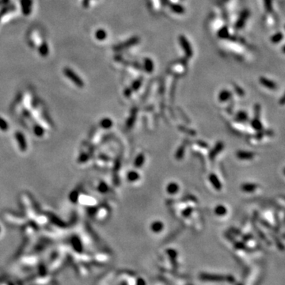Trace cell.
Wrapping results in <instances>:
<instances>
[{
	"mask_svg": "<svg viewBox=\"0 0 285 285\" xmlns=\"http://www.w3.org/2000/svg\"><path fill=\"white\" fill-rule=\"evenodd\" d=\"M179 185L177 184V182H174V181L169 182L168 185L166 186V190L167 193L170 195L177 194V193L179 192Z\"/></svg>",
	"mask_w": 285,
	"mask_h": 285,
	"instance_id": "1",
	"label": "cell"
},
{
	"mask_svg": "<svg viewBox=\"0 0 285 285\" xmlns=\"http://www.w3.org/2000/svg\"><path fill=\"white\" fill-rule=\"evenodd\" d=\"M150 229L154 233H159L164 229V223L160 220H155L150 225Z\"/></svg>",
	"mask_w": 285,
	"mask_h": 285,
	"instance_id": "2",
	"label": "cell"
},
{
	"mask_svg": "<svg viewBox=\"0 0 285 285\" xmlns=\"http://www.w3.org/2000/svg\"><path fill=\"white\" fill-rule=\"evenodd\" d=\"M214 212H215V214H216V216L221 217V216H226L227 214L228 211L227 208H226V206H224L223 204H219V205H217L215 208Z\"/></svg>",
	"mask_w": 285,
	"mask_h": 285,
	"instance_id": "3",
	"label": "cell"
},
{
	"mask_svg": "<svg viewBox=\"0 0 285 285\" xmlns=\"http://www.w3.org/2000/svg\"><path fill=\"white\" fill-rule=\"evenodd\" d=\"M260 82H261V83L264 86L267 87V88L270 89V90H274V89H276V87H277V85H276V83H275L274 82L268 79V78H264V77L260 78Z\"/></svg>",
	"mask_w": 285,
	"mask_h": 285,
	"instance_id": "4",
	"label": "cell"
},
{
	"mask_svg": "<svg viewBox=\"0 0 285 285\" xmlns=\"http://www.w3.org/2000/svg\"><path fill=\"white\" fill-rule=\"evenodd\" d=\"M180 42H181V45L182 46L183 49H185L186 55H188V56H192L191 47L189 48V43H188V41H187V40H186L185 37H183V36H181V37H180Z\"/></svg>",
	"mask_w": 285,
	"mask_h": 285,
	"instance_id": "5",
	"label": "cell"
},
{
	"mask_svg": "<svg viewBox=\"0 0 285 285\" xmlns=\"http://www.w3.org/2000/svg\"><path fill=\"white\" fill-rule=\"evenodd\" d=\"M231 94L230 91H222L219 92V100L220 101V102H225V101H228L231 98Z\"/></svg>",
	"mask_w": 285,
	"mask_h": 285,
	"instance_id": "6",
	"label": "cell"
},
{
	"mask_svg": "<svg viewBox=\"0 0 285 285\" xmlns=\"http://www.w3.org/2000/svg\"><path fill=\"white\" fill-rule=\"evenodd\" d=\"M209 179H210V181L212 182V185L216 189H221V184L220 181H219V178L215 174H211L210 177H209Z\"/></svg>",
	"mask_w": 285,
	"mask_h": 285,
	"instance_id": "7",
	"label": "cell"
},
{
	"mask_svg": "<svg viewBox=\"0 0 285 285\" xmlns=\"http://www.w3.org/2000/svg\"><path fill=\"white\" fill-rule=\"evenodd\" d=\"M139 177H140V175L138 172H136V171H131L128 174V180L130 182H135L137 180L139 179Z\"/></svg>",
	"mask_w": 285,
	"mask_h": 285,
	"instance_id": "8",
	"label": "cell"
},
{
	"mask_svg": "<svg viewBox=\"0 0 285 285\" xmlns=\"http://www.w3.org/2000/svg\"><path fill=\"white\" fill-rule=\"evenodd\" d=\"M202 278L208 280H216V281L219 280V281H221V280H224L226 277H221V276H213V275H203Z\"/></svg>",
	"mask_w": 285,
	"mask_h": 285,
	"instance_id": "9",
	"label": "cell"
},
{
	"mask_svg": "<svg viewBox=\"0 0 285 285\" xmlns=\"http://www.w3.org/2000/svg\"><path fill=\"white\" fill-rule=\"evenodd\" d=\"M255 189L256 185L254 184H252V183H247V184L243 185L242 186V191L245 192V193H252L255 190Z\"/></svg>",
	"mask_w": 285,
	"mask_h": 285,
	"instance_id": "10",
	"label": "cell"
},
{
	"mask_svg": "<svg viewBox=\"0 0 285 285\" xmlns=\"http://www.w3.org/2000/svg\"><path fill=\"white\" fill-rule=\"evenodd\" d=\"M144 162H145L144 155H142V154H139V155L136 157V160H135V164H136V167H138V168H140V167H142V165L144 164Z\"/></svg>",
	"mask_w": 285,
	"mask_h": 285,
	"instance_id": "11",
	"label": "cell"
},
{
	"mask_svg": "<svg viewBox=\"0 0 285 285\" xmlns=\"http://www.w3.org/2000/svg\"><path fill=\"white\" fill-rule=\"evenodd\" d=\"M247 119H248V115H247V113H245V112L240 111L237 113L236 120H238V121L243 122V121H245Z\"/></svg>",
	"mask_w": 285,
	"mask_h": 285,
	"instance_id": "12",
	"label": "cell"
},
{
	"mask_svg": "<svg viewBox=\"0 0 285 285\" xmlns=\"http://www.w3.org/2000/svg\"><path fill=\"white\" fill-rule=\"evenodd\" d=\"M145 68H146V71H148V72H151V71H153V63L151 62L150 59H147L145 60Z\"/></svg>",
	"mask_w": 285,
	"mask_h": 285,
	"instance_id": "13",
	"label": "cell"
},
{
	"mask_svg": "<svg viewBox=\"0 0 285 285\" xmlns=\"http://www.w3.org/2000/svg\"><path fill=\"white\" fill-rule=\"evenodd\" d=\"M172 9L175 12L178 13V14H181L185 11L183 7L181 5H179V4H174V5H172Z\"/></svg>",
	"mask_w": 285,
	"mask_h": 285,
	"instance_id": "14",
	"label": "cell"
},
{
	"mask_svg": "<svg viewBox=\"0 0 285 285\" xmlns=\"http://www.w3.org/2000/svg\"><path fill=\"white\" fill-rule=\"evenodd\" d=\"M252 126L256 130H261L262 129V125H261V122L257 121V120H254L252 122Z\"/></svg>",
	"mask_w": 285,
	"mask_h": 285,
	"instance_id": "15",
	"label": "cell"
},
{
	"mask_svg": "<svg viewBox=\"0 0 285 285\" xmlns=\"http://www.w3.org/2000/svg\"><path fill=\"white\" fill-rule=\"evenodd\" d=\"M282 38H283V35H282L281 33H277V34H276L275 36H273V37H272V41L275 42V43H277V42H278V41H280V40H281Z\"/></svg>",
	"mask_w": 285,
	"mask_h": 285,
	"instance_id": "16",
	"label": "cell"
}]
</instances>
